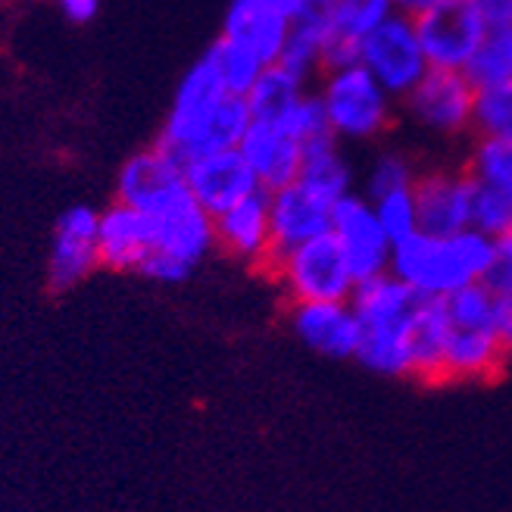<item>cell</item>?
I'll return each instance as SVG.
<instances>
[{
  "label": "cell",
  "mask_w": 512,
  "mask_h": 512,
  "mask_svg": "<svg viewBox=\"0 0 512 512\" xmlns=\"http://www.w3.org/2000/svg\"><path fill=\"white\" fill-rule=\"evenodd\" d=\"M413 194H416V210H419V232L456 235L472 228L475 182L466 169L419 172Z\"/></svg>",
  "instance_id": "11"
},
{
  "label": "cell",
  "mask_w": 512,
  "mask_h": 512,
  "mask_svg": "<svg viewBox=\"0 0 512 512\" xmlns=\"http://www.w3.org/2000/svg\"><path fill=\"white\" fill-rule=\"evenodd\" d=\"M472 228H478L481 235H488L494 241L506 238L512 232V200L497 194V191H488V188L475 185Z\"/></svg>",
  "instance_id": "35"
},
{
  "label": "cell",
  "mask_w": 512,
  "mask_h": 512,
  "mask_svg": "<svg viewBox=\"0 0 512 512\" xmlns=\"http://www.w3.org/2000/svg\"><path fill=\"white\" fill-rule=\"evenodd\" d=\"M463 169L478 188L497 191L512 200V138L478 135Z\"/></svg>",
  "instance_id": "28"
},
{
  "label": "cell",
  "mask_w": 512,
  "mask_h": 512,
  "mask_svg": "<svg viewBox=\"0 0 512 512\" xmlns=\"http://www.w3.org/2000/svg\"><path fill=\"white\" fill-rule=\"evenodd\" d=\"M450 316H447V303L444 300H431L422 297L416 306V322H413V378L425 384H438L441 381V356L450 338Z\"/></svg>",
  "instance_id": "24"
},
{
  "label": "cell",
  "mask_w": 512,
  "mask_h": 512,
  "mask_svg": "<svg viewBox=\"0 0 512 512\" xmlns=\"http://www.w3.org/2000/svg\"><path fill=\"white\" fill-rule=\"evenodd\" d=\"M488 25H512V0H469Z\"/></svg>",
  "instance_id": "39"
},
{
  "label": "cell",
  "mask_w": 512,
  "mask_h": 512,
  "mask_svg": "<svg viewBox=\"0 0 512 512\" xmlns=\"http://www.w3.org/2000/svg\"><path fill=\"white\" fill-rule=\"evenodd\" d=\"M494 250L497 241L481 235L478 228H466L456 235L416 232L391 247L388 272L413 294L444 300L459 288L484 281L494 263Z\"/></svg>",
  "instance_id": "2"
},
{
  "label": "cell",
  "mask_w": 512,
  "mask_h": 512,
  "mask_svg": "<svg viewBox=\"0 0 512 512\" xmlns=\"http://www.w3.org/2000/svg\"><path fill=\"white\" fill-rule=\"evenodd\" d=\"M331 4V0H310V7H316V10H325Z\"/></svg>",
  "instance_id": "41"
},
{
  "label": "cell",
  "mask_w": 512,
  "mask_h": 512,
  "mask_svg": "<svg viewBox=\"0 0 512 512\" xmlns=\"http://www.w3.org/2000/svg\"><path fill=\"white\" fill-rule=\"evenodd\" d=\"M372 210L388 235L391 244L406 241L409 235L419 232V210H416V194L413 188H403V191H391V194H381L372 200Z\"/></svg>",
  "instance_id": "31"
},
{
  "label": "cell",
  "mask_w": 512,
  "mask_h": 512,
  "mask_svg": "<svg viewBox=\"0 0 512 512\" xmlns=\"http://www.w3.org/2000/svg\"><path fill=\"white\" fill-rule=\"evenodd\" d=\"M419 41L431 69H453L463 72L469 57L488 29V22L469 4V0H453L447 7H438L416 19Z\"/></svg>",
  "instance_id": "12"
},
{
  "label": "cell",
  "mask_w": 512,
  "mask_h": 512,
  "mask_svg": "<svg viewBox=\"0 0 512 512\" xmlns=\"http://www.w3.org/2000/svg\"><path fill=\"white\" fill-rule=\"evenodd\" d=\"M463 75L475 85V91L512 82V25H488L484 29Z\"/></svg>",
  "instance_id": "26"
},
{
  "label": "cell",
  "mask_w": 512,
  "mask_h": 512,
  "mask_svg": "<svg viewBox=\"0 0 512 512\" xmlns=\"http://www.w3.org/2000/svg\"><path fill=\"white\" fill-rule=\"evenodd\" d=\"M266 272L291 303L350 300L356 288V278L331 232L275 253Z\"/></svg>",
  "instance_id": "4"
},
{
  "label": "cell",
  "mask_w": 512,
  "mask_h": 512,
  "mask_svg": "<svg viewBox=\"0 0 512 512\" xmlns=\"http://www.w3.org/2000/svg\"><path fill=\"white\" fill-rule=\"evenodd\" d=\"M182 172H185V185H188L191 197L210 216H219L222 210L235 207V203L244 200L247 194L260 191V182H256V175L244 163L238 147L194 157L182 166Z\"/></svg>",
  "instance_id": "14"
},
{
  "label": "cell",
  "mask_w": 512,
  "mask_h": 512,
  "mask_svg": "<svg viewBox=\"0 0 512 512\" xmlns=\"http://www.w3.org/2000/svg\"><path fill=\"white\" fill-rule=\"evenodd\" d=\"M484 285H488L494 294H506L512 291V232L506 238L497 241V250H494V263L484 275Z\"/></svg>",
  "instance_id": "36"
},
{
  "label": "cell",
  "mask_w": 512,
  "mask_h": 512,
  "mask_svg": "<svg viewBox=\"0 0 512 512\" xmlns=\"http://www.w3.org/2000/svg\"><path fill=\"white\" fill-rule=\"evenodd\" d=\"M310 91L306 82H300L297 75H291L288 69H281L278 63L266 66L263 75L256 79V85L247 91V107H250V116L253 119H266V122H275L285 116L297 100Z\"/></svg>",
  "instance_id": "27"
},
{
  "label": "cell",
  "mask_w": 512,
  "mask_h": 512,
  "mask_svg": "<svg viewBox=\"0 0 512 512\" xmlns=\"http://www.w3.org/2000/svg\"><path fill=\"white\" fill-rule=\"evenodd\" d=\"M185 188L182 163L172 160L163 147L153 144L150 150H138L128 157L116 175V200L128 203L141 213H153L172 194Z\"/></svg>",
  "instance_id": "17"
},
{
  "label": "cell",
  "mask_w": 512,
  "mask_h": 512,
  "mask_svg": "<svg viewBox=\"0 0 512 512\" xmlns=\"http://www.w3.org/2000/svg\"><path fill=\"white\" fill-rule=\"evenodd\" d=\"M228 97L219 69L210 57V50L203 54L175 88L169 116L163 122V132L157 138V147H163L172 160L188 163L203 153V135H207V125L213 119V113L219 110V104Z\"/></svg>",
  "instance_id": "5"
},
{
  "label": "cell",
  "mask_w": 512,
  "mask_h": 512,
  "mask_svg": "<svg viewBox=\"0 0 512 512\" xmlns=\"http://www.w3.org/2000/svg\"><path fill=\"white\" fill-rule=\"evenodd\" d=\"M494 335H497L500 347L506 350V356L512 360V291L497 294V303H494Z\"/></svg>",
  "instance_id": "37"
},
{
  "label": "cell",
  "mask_w": 512,
  "mask_h": 512,
  "mask_svg": "<svg viewBox=\"0 0 512 512\" xmlns=\"http://www.w3.org/2000/svg\"><path fill=\"white\" fill-rule=\"evenodd\" d=\"M238 150L263 191L291 185L303 166V147L281 122L253 119Z\"/></svg>",
  "instance_id": "16"
},
{
  "label": "cell",
  "mask_w": 512,
  "mask_h": 512,
  "mask_svg": "<svg viewBox=\"0 0 512 512\" xmlns=\"http://www.w3.org/2000/svg\"><path fill=\"white\" fill-rule=\"evenodd\" d=\"M509 363L500 347L494 328H450V338L441 356V381L438 384H469L491 381Z\"/></svg>",
  "instance_id": "22"
},
{
  "label": "cell",
  "mask_w": 512,
  "mask_h": 512,
  "mask_svg": "<svg viewBox=\"0 0 512 512\" xmlns=\"http://www.w3.org/2000/svg\"><path fill=\"white\" fill-rule=\"evenodd\" d=\"M331 238L338 241L356 285L388 272L394 244L384 235L366 194L350 191L335 203V210H331Z\"/></svg>",
  "instance_id": "8"
},
{
  "label": "cell",
  "mask_w": 512,
  "mask_h": 512,
  "mask_svg": "<svg viewBox=\"0 0 512 512\" xmlns=\"http://www.w3.org/2000/svg\"><path fill=\"white\" fill-rule=\"evenodd\" d=\"M444 303H447V316L453 325H459V328H494L497 294L484 285V281H475V285L453 291L450 297H444Z\"/></svg>",
  "instance_id": "30"
},
{
  "label": "cell",
  "mask_w": 512,
  "mask_h": 512,
  "mask_svg": "<svg viewBox=\"0 0 512 512\" xmlns=\"http://www.w3.org/2000/svg\"><path fill=\"white\" fill-rule=\"evenodd\" d=\"M316 94L322 100L331 135L338 141L369 144L388 135V128L394 125L397 100L372 79L360 60L322 69Z\"/></svg>",
  "instance_id": "3"
},
{
  "label": "cell",
  "mask_w": 512,
  "mask_h": 512,
  "mask_svg": "<svg viewBox=\"0 0 512 512\" xmlns=\"http://www.w3.org/2000/svg\"><path fill=\"white\" fill-rule=\"evenodd\" d=\"M419 178L416 163L406 157L400 150H381L378 157L372 160L369 172H366V197L375 200L381 194H391V191H403V188H413Z\"/></svg>",
  "instance_id": "33"
},
{
  "label": "cell",
  "mask_w": 512,
  "mask_h": 512,
  "mask_svg": "<svg viewBox=\"0 0 512 512\" xmlns=\"http://www.w3.org/2000/svg\"><path fill=\"white\" fill-rule=\"evenodd\" d=\"M97 216L100 210L75 203V207L63 210L60 219L54 222L50 253H47V288L54 294L79 288L94 269H100Z\"/></svg>",
  "instance_id": "9"
},
{
  "label": "cell",
  "mask_w": 512,
  "mask_h": 512,
  "mask_svg": "<svg viewBox=\"0 0 512 512\" xmlns=\"http://www.w3.org/2000/svg\"><path fill=\"white\" fill-rule=\"evenodd\" d=\"M338 144H341L338 138H328L322 144L306 147L303 166L297 175V182L303 188H310L313 194L325 197L328 203H338L341 197H347L353 191V169Z\"/></svg>",
  "instance_id": "25"
},
{
  "label": "cell",
  "mask_w": 512,
  "mask_h": 512,
  "mask_svg": "<svg viewBox=\"0 0 512 512\" xmlns=\"http://www.w3.org/2000/svg\"><path fill=\"white\" fill-rule=\"evenodd\" d=\"M447 4H453V0H394L397 13L413 16V19H419V16H425V13H431V10H438V7H447Z\"/></svg>",
  "instance_id": "40"
},
{
  "label": "cell",
  "mask_w": 512,
  "mask_h": 512,
  "mask_svg": "<svg viewBox=\"0 0 512 512\" xmlns=\"http://www.w3.org/2000/svg\"><path fill=\"white\" fill-rule=\"evenodd\" d=\"M397 13L394 0H331L325 7L328 50L325 69L360 60V47L384 19Z\"/></svg>",
  "instance_id": "20"
},
{
  "label": "cell",
  "mask_w": 512,
  "mask_h": 512,
  "mask_svg": "<svg viewBox=\"0 0 512 512\" xmlns=\"http://www.w3.org/2000/svg\"><path fill=\"white\" fill-rule=\"evenodd\" d=\"M57 7L72 25H88L100 13V0H57Z\"/></svg>",
  "instance_id": "38"
},
{
  "label": "cell",
  "mask_w": 512,
  "mask_h": 512,
  "mask_svg": "<svg viewBox=\"0 0 512 512\" xmlns=\"http://www.w3.org/2000/svg\"><path fill=\"white\" fill-rule=\"evenodd\" d=\"M216 247L228 253L232 260L250 269H269L275 244H272V225H269V191H253L235 207L213 216Z\"/></svg>",
  "instance_id": "13"
},
{
  "label": "cell",
  "mask_w": 512,
  "mask_h": 512,
  "mask_svg": "<svg viewBox=\"0 0 512 512\" xmlns=\"http://www.w3.org/2000/svg\"><path fill=\"white\" fill-rule=\"evenodd\" d=\"M210 57L219 69V79H222L225 91L235 97H247V91L256 85V79H260L266 69V63L256 57L250 47H244L238 41H228V38H219L210 47Z\"/></svg>",
  "instance_id": "29"
},
{
  "label": "cell",
  "mask_w": 512,
  "mask_h": 512,
  "mask_svg": "<svg viewBox=\"0 0 512 512\" xmlns=\"http://www.w3.org/2000/svg\"><path fill=\"white\" fill-rule=\"evenodd\" d=\"M475 85L463 72L428 69L425 79L400 104L406 119L434 138H463L475 119Z\"/></svg>",
  "instance_id": "7"
},
{
  "label": "cell",
  "mask_w": 512,
  "mask_h": 512,
  "mask_svg": "<svg viewBox=\"0 0 512 512\" xmlns=\"http://www.w3.org/2000/svg\"><path fill=\"white\" fill-rule=\"evenodd\" d=\"M472 132L484 138H512V82L475 94Z\"/></svg>",
  "instance_id": "32"
},
{
  "label": "cell",
  "mask_w": 512,
  "mask_h": 512,
  "mask_svg": "<svg viewBox=\"0 0 512 512\" xmlns=\"http://www.w3.org/2000/svg\"><path fill=\"white\" fill-rule=\"evenodd\" d=\"M288 128V132L300 141V147H313V144H322L328 138H335L331 135V128H328V119H325V110H322V100L316 91H306L297 104L281 116L275 119Z\"/></svg>",
  "instance_id": "34"
},
{
  "label": "cell",
  "mask_w": 512,
  "mask_h": 512,
  "mask_svg": "<svg viewBox=\"0 0 512 512\" xmlns=\"http://www.w3.org/2000/svg\"><path fill=\"white\" fill-rule=\"evenodd\" d=\"M153 250L150 219L128 207V203L113 200L110 207L97 216V256L100 266L110 272H138L141 263Z\"/></svg>",
  "instance_id": "19"
},
{
  "label": "cell",
  "mask_w": 512,
  "mask_h": 512,
  "mask_svg": "<svg viewBox=\"0 0 512 512\" xmlns=\"http://www.w3.org/2000/svg\"><path fill=\"white\" fill-rule=\"evenodd\" d=\"M288 322L303 347L328 360H353L360 347V319L350 300L291 303Z\"/></svg>",
  "instance_id": "15"
},
{
  "label": "cell",
  "mask_w": 512,
  "mask_h": 512,
  "mask_svg": "<svg viewBox=\"0 0 512 512\" xmlns=\"http://www.w3.org/2000/svg\"><path fill=\"white\" fill-rule=\"evenodd\" d=\"M360 63L366 66L372 79L397 100V104L425 79V72L431 69L428 57H425V47L419 41L416 19L403 16V13H394L391 19H384L366 38V44L360 47Z\"/></svg>",
  "instance_id": "6"
},
{
  "label": "cell",
  "mask_w": 512,
  "mask_h": 512,
  "mask_svg": "<svg viewBox=\"0 0 512 512\" xmlns=\"http://www.w3.org/2000/svg\"><path fill=\"white\" fill-rule=\"evenodd\" d=\"M419 300L391 272L360 281L350 297L360 319V347L353 360L384 378H413V322Z\"/></svg>",
  "instance_id": "1"
},
{
  "label": "cell",
  "mask_w": 512,
  "mask_h": 512,
  "mask_svg": "<svg viewBox=\"0 0 512 512\" xmlns=\"http://www.w3.org/2000/svg\"><path fill=\"white\" fill-rule=\"evenodd\" d=\"M291 19L272 7V0H228L222 19V35L250 47L266 66L278 63L281 47L288 41Z\"/></svg>",
  "instance_id": "21"
},
{
  "label": "cell",
  "mask_w": 512,
  "mask_h": 512,
  "mask_svg": "<svg viewBox=\"0 0 512 512\" xmlns=\"http://www.w3.org/2000/svg\"><path fill=\"white\" fill-rule=\"evenodd\" d=\"M325 50H328L325 10H306L303 16L291 19L288 41L281 47L278 66L310 85L313 75H322L325 69Z\"/></svg>",
  "instance_id": "23"
},
{
  "label": "cell",
  "mask_w": 512,
  "mask_h": 512,
  "mask_svg": "<svg viewBox=\"0 0 512 512\" xmlns=\"http://www.w3.org/2000/svg\"><path fill=\"white\" fill-rule=\"evenodd\" d=\"M331 210L335 203L303 188L297 178L285 188L269 191V225L275 253L291 250L303 241H313L331 232Z\"/></svg>",
  "instance_id": "18"
},
{
  "label": "cell",
  "mask_w": 512,
  "mask_h": 512,
  "mask_svg": "<svg viewBox=\"0 0 512 512\" xmlns=\"http://www.w3.org/2000/svg\"><path fill=\"white\" fill-rule=\"evenodd\" d=\"M144 216L150 219L153 250L175 256L178 263L197 269L216 250L213 216L191 197L188 185Z\"/></svg>",
  "instance_id": "10"
}]
</instances>
